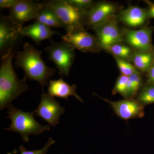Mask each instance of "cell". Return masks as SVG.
<instances>
[{"label":"cell","instance_id":"obj_1","mask_svg":"<svg viewBox=\"0 0 154 154\" xmlns=\"http://www.w3.org/2000/svg\"><path fill=\"white\" fill-rule=\"evenodd\" d=\"M42 51L37 50L33 45L26 43L23 49L17 52L15 56V66L21 68L25 72L24 78L34 80L39 83L43 88L48 85L50 78L55 73V68L47 66L42 60Z\"/></svg>","mask_w":154,"mask_h":154},{"label":"cell","instance_id":"obj_2","mask_svg":"<svg viewBox=\"0 0 154 154\" xmlns=\"http://www.w3.org/2000/svg\"><path fill=\"white\" fill-rule=\"evenodd\" d=\"M16 49L2 59L0 66V109L8 108L18 96L28 90L26 79L20 80L14 71L12 60Z\"/></svg>","mask_w":154,"mask_h":154},{"label":"cell","instance_id":"obj_3","mask_svg":"<svg viewBox=\"0 0 154 154\" xmlns=\"http://www.w3.org/2000/svg\"><path fill=\"white\" fill-rule=\"evenodd\" d=\"M8 118L11 124L8 128H5L9 131L20 134L25 142L29 140L31 135H38L45 131L50 130L49 125H42L38 123L34 118L35 112H25L11 105L9 106Z\"/></svg>","mask_w":154,"mask_h":154},{"label":"cell","instance_id":"obj_4","mask_svg":"<svg viewBox=\"0 0 154 154\" xmlns=\"http://www.w3.org/2000/svg\"><path fill=\"white\" fill-rule=\"evenodd\" d=\"M42 2L54 11L63 28L66 31L83 26V20L86 12L76 8L67 0H50Z\"/></svg>","mask_w":154,"mask_h":154},{"label":"cell","instance_id":"obj_5","mask_svg":"<svg viewBox=\"0 0 154 154\" xmlns=\"http://www.w3.org/2000/svg\"><path fill=\"white\" fill-rule=\"evenodd\" d=\"M75 48L71 45L62 41L53 42L45 48L49 55V60L53 62L60 75L68 76L75 59Z\"/></svg>","mask_w":154,"mask_h":154},{"label":"cell","instance_id":"obj_6","mask_svg":"<svg viewBox=\"0 0 154 154\" xmlns=\"http://www.w3.org/2000/svg\"><path fill=\"white\" fill-rule=\"evenodd\" d=\"M23 26L13 22L9 16H2L0 20V55L4 58L15 50L23 36Z\"/></svg>","mask_w":154,"mask_h":154},{"label":"cell","instance_id":"obj_7","mask_svg":"<svg viewBox=\"0 0 154 154\" xmlns=\"http://www.w3.org/2000/svg\"><path fill=\"white\" fill-rule=\"evenodd\" d=\"M84 27L79 26L66 31V34L62 36L63 41L83 52H99L101 48L97 37L88 32Z\"/></svg>","mask_w":154,"mask_h":154},{"label":"cell","instance_id":"obj_8","mask_svg":"<svg viewBox=\"0 0 154 154\" xmlns=\"http://www.w3.org/2000/svg\"><path fill=\"white\" fill-rule=\"evenodd\" d=\"M118 9L117 5L112 3L101 2L95 3L85 14L83 26L93 29L114 18Z\"/></svg>","mask_w":154,"mask_h":154},{"label":"cell","instance_id":"obj_9","mask_svg":"<svg viewBox=\"0 0 154 154\" xmlns=\"http://www.w3.org/2000/svg\"><path fill=\"white\" fill-rule=\"evenodd\" d=\"M64 108L60 105L53 96L48 94L41 95L40 103L35 111L36 116H39L54 127L58 124L60 116L65 113Z\"/></svg>","mask_w":154,"mask_h":154},{"label":"cell","instance_id":"obj_10","mask_svg":"<svg viewBox=\"0 0 154 154\" xmlns=\"http://www.w3.org/2000/svg\"><path fill=\"white\" fill-rule=\"evenodd\" d=\"M101 49L107 50L113 45L122 43L123 32L119 29L115 17L93 28Z\"/></svg>","mask_w":154,"mask_h":154},{"label":"cell","instance_id":"obj_11","mask_svg":"<svg viewBox=\"0 0 154 154\" xmlns=\"http://www.w3.org/2000/svg\"><path fill=\"white\" fill-rule=\"evenodd\" d=\"M110 104L115 114L125 120L142 118L144 116V106L137 99H125L117 101H112L102 98L95 94Z\"/></svg>","mask_w":154,"mask_h":154},{"label":"cell","instance_id":"obj_12","mask_svg":"<svg viewBox=\"0 0 154 154\" xmlns=\"http://www.w3.org/2000/svg\"><path fill=\"white\" fill-rule=\"evenodd\" d=\"M43 5L42 2H36L30 0H18L10 9L9 17L13 22L21 26L31 19H35Z\"/></svg>","mask_w":154,"mask_h":154},{"label":"cell","instance_id":"obj_13","mask_svg":"<svg viewBox=\"0 0 154 154\" xmlns=\"http://www.w3.org/2000/svg\"><path fill=\"white\" fill-rule=\"evenodd\" d=\"M123 32V40L136 51L150 52L152 48L151 28L125 30Z\"/></svg>","mask_w":154,"mask_h":154},{"label":"cell","instance_id":"obj_14","mask_svg":"<svg viewBox=\"0 0 154 154\" xmlns=\"http://www.w3.org/2000/svg\"><path fill=\"white\" fill-rule=\"evenodd\" d=\"M21 33L23 37H29L37 45L40 44L45 39L51 40L53 36L60 34L59 32L52 28L37 22L23 27Z\"/></svg>","mask_w":154,"mask_h":154},{"label":"cell","instance_id":"obj_15","mask_svg":"<svg viewBox=\"0 0 154 154\" xmlns=\"http://www.w3.org/2000/svg\"><path fill=\"white\" fill-rule=\"evenodd\" d=\"M148 16V12L145 9L131 6L121 11L119 19L130 27L138 28L144 25Z\"/></svg>","mask_w":154,"mask_h":154},{"label":"cell","instance_id":"obj_16","mask_svg":"<svg viewBox=\"0 0 154 154\" xmlns=\"http://www.w3.org/2000/svg\"><path fill=\"white\" fill-rule=\"evenodd\" d=\"M76 85H70L64 81L62 78L57 80H50L48 92V94L53 97H57L68 100L69 96H74L79 102H83L82 99L76 94Z\"/></svg>","mask_w":154,"mask_h":154},{"label":"cell","instance_id":"obj_17","mask_svg":"<svg viewBox=\"0 0 154 154\" xmlns=\"http://www.w3.org/2000/svg\"><path fill=\"white\" fill-rule=\"evenodd\" d=\"M43 5V8L39 11L37 17L34 19L35 22L51 28H63L54 11L44 4Z\"/></svg>","mask_w":154,"mask_h":154},{"label":"cell","instance_id":"obj_18","mask_svg":"<svg viewBox=\"0 0 154 154\" xmlns=\"http://www.w3.org/2000/svg\"><path fill=\"white\" fill-rule=\"evenodd\" d=\"M131 60L139 72L148 71L153 63V57L150 52L134 51Z\"/></svg>","mask_w":154,"mask_h":154},{"label":"cell","instance_id":"obj_19","mask_svg":"<svg viewBox=\"0 0 154 154\" xmlns=\"http://www.w3.org/2000/svg\"><path fill=\"white\" fill-rule=\"evenodd\" d=\"M143 79L140 72L131 75L128 78L126 99H134L142 88Z\"/></svg>","mask_w":154,"mask_h":154},{"label":"cell","instance_id":"obj_20","mask_svg":"<svg viewBox=\"0 0 154 154\" xmlns=\"http://www.w3.org/2000/svg\"><path fill=\"white\" fill-rule=\"evenodd\" d=\"M107 51L113 55L114 57L128 61L129 60H131L134 53L131 47L122 43L113 45L107 48Z\"/></svg>","mask_w":154,"mask_h":154},{"label":"cell","instance_id":"obj_21","mask_svg":"<svg viewBox=\"0 0 154 154\" xmlns=\"http://www.w3.org/2000/svg\"><path fill=\"white\" fill-rule=\"evenodd\" d=\"M137 99L144 106L154 104V85L149 83L142 87L137 96Z\"/></svg>","mask_w":154,"mask_h":154},{"label":"cell","instance_id":"obj_22","mask_svg":"<svg viewBox=\"0 0 154 154\" xmlns=\"http://www.w3.org/2000/svg\"><path fill=\"white\" fill-rule=\"evenodd\" d=\"M115 59L122 75L129 77L135 73L140 72L134 65L130 63L128 61L117 57H115Z\"/></svg>","mask_w":154,"mask_h":154},{"label":"cell","instance_id":"obj_23","mask_svg":"<svg viewBox=\"0 0 154 154\" xmlns=\"http://www.w3.org/2000/svg\"><path fill=\"white\" fill-rule=\"evenodd\" d=\"M128 78L129 77L122 74L118 77L112 91L113 95L119 94L126 99Z\"/></svg>","mask_w":154,"mask_h":154},{"label":"cell","instance_id":"obj_24","mask_svg":"<svg viewBox=\"0 0 154 154\" xmlns=\"http://www.w3.org/2000/svg\"><path fill=\"white\" fill-rule=\"evenodd\" d=\"M68 2L76 8L83 12L89 11L95 4L91 0H67Z\"/></svg>","mask_w":154,"mask_h":154},{"label":"cell","instance_id":"obj_25","mask_svg":"<svg viewBox=\"0 0 154 154\" xmlns=\"http://www.w3.org/2000/svg\"><path fill=\"white\" fill-rule=\"evenodd\" d=\"M55 143V141L50 137L47 143L41 149L36 151H28L23 146H20L19 147V151L20 154H46L51 146Z\"/></svg>","mask_w":154,"mask_h":154},{"label":"cell","instance_id":"obj_26","mask_svg":"<svg viewBox=\"0 0 154 154\" xmlns=\"http://www.w3.org/2000/svg\"><path fill=\"white\" fill-rule=\"evenodd\" d=\"M18 0H1L0 8L2 9L10 8L13 7Z\"/></svg>","mask_w":154,"mask_h":154},{"label":"cell","instance_id":"obj_27","mask_svg":"<svg viewBox=\"0 0 154 154\" xmlns=\"http://www.w3.org/2000/svg\"><path fill=\"white\" fill-rule=\"evenodd\" d=\"M149 83L154 85V62L148 71Z\"/></svg>","mask_w":154,"mask_h":154},{"label":"cell","instance_id":"obj_28","mask_svg":"<svg viewBox=\"0 0 154 154\" xmlns=\"http://www.w3.org/2000/svg\"><path fill=\"white\" fill-rule=\"evenodd\" d=\"M150 8L148 12L149 16L154 18V4H150Z\"/></svg>","mask_w":154,"mask_h":154}]
</instances>
